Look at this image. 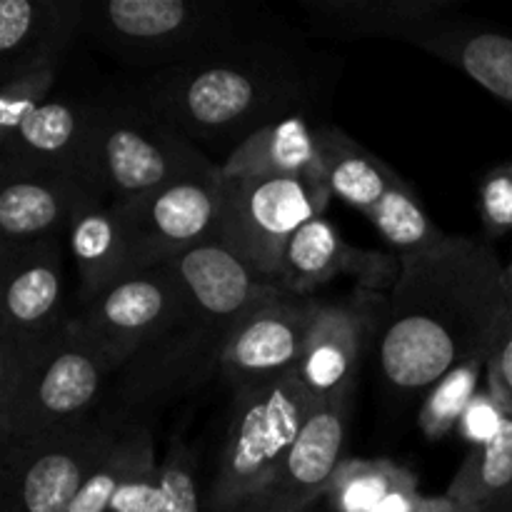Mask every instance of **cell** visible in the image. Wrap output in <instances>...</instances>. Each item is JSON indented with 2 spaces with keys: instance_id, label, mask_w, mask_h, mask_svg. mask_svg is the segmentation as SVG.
<instances>
[{
  "instance_id": "30bf717a",
  "label": "cell",
  "mask_w": 512,
  "mask_h": 512,
  "mask_svg": "<svg viewBox=\"0 0 512 512\" xmlns=\"http://www.w3.org/2000/svg\"><path fill=\"white\" fill-rule=\"evenodd\" d=\"M188 315V295L163 263L115 280L88 303H80L70 323L118 373Z\"/></svg>"
},
{
  "instance_id": "836d02e7",
  "label": "cell",
  "mask_w": 512,
  "mask_h": 512,
  "mask_svg": "<svg viewBox=\"0 0 512 512\" xmlns=\"http://www.w3.org/2000/svg\"><path fill=\"white\" fill-rule=\"evenodd\" d=\"M485 385L512 418V318L488 358Z\"/></svg>"
},
{
  "instance_id": "9c48e42d",
  "label": "cell",
  "mask_w": 512,
  "mask_h": 512,
  "mask_svg": "<svg viewBox=\"0 0 512 512\" xmlns=\"http://www.w3.org/2000/svg\"><path fill=\"white\" fill-rule=\"evenodd\" d=\"M315 135L333 198L368 218L400 255L430 248L448 235L430 220L423 200L385 160L335 125H320Z\"/></svg>"
},
{
  "instance_id": "83f0119b",
  "label": "cell",
  "mask_w": 512,
  "mask_h": 512,
  "mask_svg": "<svg viewBox=\"0 0 512 512\" xmlns=\"http://www.w3.org/2000/svg\"><path fill=\"white\" fill-rule=\"evenodd\" d=\"M488 370V358H473L468 363L455 365L428 390L418 425L428 440H443L458 428L470 400L480 393Z\"/></svg>"
},
{
  "instance_id": "1f68e13d",
  "label": "cell",
  "mask_w": 512,
  "mask_h": 512,
  "mask_svg": "<svg viewBox=\"0 0 512 512\" xmlns=\"http://www.w3.org/2000/svg\"><path fill=\"white\" fill-rule=\"evenodd\" d=\"M163 510V468L153 458L145 460L123 483L110 512H160Z\"/></svg>"
},
{
  "instance_id": "f546056e",
  "label": "cell",
  "mask_w": 512,
  "mask_h": 512,
  "mask_svg": "<svg viewBox=\"0 0 512 512\" xmlns=\"http://www.w3.org/2000/svg\"><path fill=\"white\" fill-rule=\"evenodd\" d=\"M478 215L488 238H503L512 230V163H500L478 185Z\"/></svg>"
},
{
  "instance_id": "603a6c76",
  "label": "cell",
  "mask_w": 512,
  "mask_h": 512,
  "mask_svg": "<svg viewBox=\"0 0 512 512\" xmlns=\"http://www.w3.org/2000/svg\"><path fill=\"white\" fill-rule=\"evenodd\" d=\"M440 0H305L318 35L333 40H403Z\"/></svg>"
},
{
  "instance_id": "d590c367",
  "label": "cell",
  "mask_w": 512,
  "mask_h": 512,
  "mask_svg": "<svg viewBox=\"0 0 512 512\" xmlns=\"http://www.w3.org/2000/svg\"><path fill=\"white\" fill-rule=\"evenodd\" d=\"M415 512H458V508L448 495H438V498H420Z\"/></svg>"
},
{
  "instance_id": "5b68a950",
  "label": "cell",
  "mask_w": 512,
  "mask_h": 512,
  "mask_svg": "<svg viewBox=\"0 0 512 512\" xmlns=\"http://www.w3.org/2000/svg\"><path fill=\"white\" fill-rule=\"evenodd\" d=\"M218 173L220 163H213L145 100L95 103L88 178L108 203H128L165 185Z\"/></svg>"
},
{
  "instance_id": "484cf974",
  "label": "cell",
  "mask_w": 512,
  "mask_h": 512,
  "mask_svg": "<svg viewBox=\"0 0 512 512\" xmlns=\"http://www.w3.org/2000/svg\"><path fill=\"white\" fill-rule=\"evenodd\" d=\"M153 455V435H150L148 425H128L108 453V458L98 465V470L83 485L68 512H110V505H113L115 495L123 488L125 480Z\"/></svg>"
},
{
  "instance_id": "f1b7e54d",
  "label": "cell",
  "mask_w": 512,
  "mask_h": 512,
  "mask_svg": "<svg viewBox=\"0 0 512 512\" xmlns=\"http://www.w3.org/2000/svg\"><path fill=\"white\" fill-rule=\"evenodd\" d=\"M163 468V510L160 512H203L193 455L180 440H173L160 460Z\"/></svg>"
},
{
  "instance_id": "7c38bea8",
  "label": "cell",
  "mask_w": 512,
  "mask_h": 512,
  "mask_svg": "<svg viewBox=\"0 0 512 512\" xmlns=\"http://www.w3.org/2000/svg\"><path fill=\"white\" fill-rule=\"evenodd\" d=\"M353 395L355 390L315 405L268 483L238 512H305L328 495L335 470L343 463Z\"/></svg>"
},
{
  "instance_id": "cb8c5ba5",
  "label": "cell",
  "mask_w": 512,
  "mask_h": 512,
  "mask_svg": "<svg viewBox=\"0 0 512 512\" xmlns=\"http://www.w3.org/2000/svg\"><path fill=\"white\" fill-rule=\"evenodd\" d=\"M68 245L80 275V303L130 275V255L118 213L105 200L83 205L68 230Z\"/></svg>"
},
{
  "instance_id": "8d00e7d4",
  "label": "cell",
  "mask_w": 512,
  "mask_h": 512,
  "mask_svg": "<svg viewBox=\"0 0 512 512\" xmlns=\"http://www.w3.org/2000/svg\"><path fill=\"white\" fill-rule=\"evenodd\" d=\"M495 512H512V488L508 490V495L503 498V503L498 505V510Z\"/></svg>"
},
{
  "instance_id": "2e32d148",
  "label": "cell",
  "mask_w": 512,
  "mask_h": 512,
  "mask_svg": "<svg viewBox=\"0 0 512 512\" xmlns=\"http://www.w3.org/2000/svg\"><path fill=\"white\" fill-rule=\"evenodd\" d=\"M403 43L463 70L512 113V30L463 15V0H445L415 23Z\"/></svg>"
},
{
  "instance_id": "8fae6325",
  "label": "cell",
  "mask_w": 512,
  "mask_h": 512,
  "mask_svg": "<svg viewBox=\"0 0 512 512\" xmlns=\"http://www.w3.org/2000/svg\"><path fill=\"white\" fill-rule=\"evenodd\" d=\"M220 173L165 185L128 203H110L123 225L130 270L155 268L218 233Z\"/></svg>"
},
{
  "instance_id": "3957f363",
  "label": "cell",
  "mask_w": 512,
  "mask_h": 512,
  "mask_svg": "<svg viewBox=\"0 0 512 512\" xmlns=\"http://www.w3.org/2000/svg\"><path fill=\"white\" fill-rule=\"evenodd\" d=\"M115 368L73 323L35 340L0 343V445H18L88 418Z\"/></svg>"
},
{
  "instance_id": "4316f807",
  "label": "cell",
  "mask_w": 512,
  "mask_h": 512,
  "mask_svg": "<svg viewBox=\"0 0 512 512\" xmlns=\"http://www.w3.org/2000/svg\"><path fill=\"white\" fill-rule=\"evenodd\" d=\"M410 475L408 468L388 458H345L335 470L325 498L333 512H370Z\"/></svg>"
},
{
  "instance_id": "7a4b0ae2",
  "label": "cell",
  "mask_w": 512,
  "mask_h": 512,
  "mask_svg": "<svg viewBox=\"0 0 512 512\" xmlns=\"http://www.w3.org/2000/svg\"><path fill=\"white\" fill-rule=\"evenodd\" d=\"M138 98L195 145L230 155L258 130L305 115L310 75L293 50L260 35L183 68L150 73Z\"/></svg>"
},
{
  "instance_id": "d6986e66",
  "label": "cell",
  "mask_w": 512,
  "mask_h": 512,
  "mask_svg": "<svg viewBox=\"0 0 512 512\" xmlns=\"http://www.w3.org/2000/svg\"><path fill=\"white\" fill-rule=\"evenodd\" d=\"M83 0L0 3V85L40 70H58L83 33Z\"/></svg>"
},
{
  "instance_id": "52a82bcc",
  "label": "cell",
  "mask_w": 512,
  "mask_h": 512,
  "mask_svg": "<svg viewBox=\"0 0 512 512\" xmlns=\"http://www.w3.org/2000/svg\"><path fill=\"white\" fill-rule=\"evenodd\" d=\"M128 425L108 410L18 445H0V512H68Z\"/></svg>"
},
{
  "instance_id": "4dcf8cb0",
  "label": "cell",
  "mask_w": 512,
  "mask_h": 512,
  "mask_svg": "<svg viewBox=\"0 0 512 512\" xmlns=\"http://www.w3.org/2000/svg\"><path fill=\"white\" fill-rule=\"evenodd\" d=\"M55 78H58V70H40V73L23 75V78L0 85V133H8L30 110L43 105L55 85Z\"/></svg>"
},
{
  "instance_id": "44dd1931",
  "label": "cell",
  "mask_w": 512,
  "mask_h": 512,
  "mask_svg": "<svg viewBox=\"0 0 512 512\" xmlns=\"http://www.w3.org/2000/svg\"><path fill=\"white\" fill-rule=\"evenodd\" d=\"M365 328L368 315L355 305L323 303L315 315L298 365L300 380L315 405L355 390Z\"/></svg>"
},
{
  "instance_id": "e0dca14e",
  "label": "cell",
  "mask_w": 512,
  "mask_h": 512,
  "mask_svg": "<svg viewBox=\"0 0 512 512\" xmlns=\"http://www.w3.org/2000/svg\"><path fill=\"white\" fill-rule=\"evenodd\" d=\"M93 123L95 103L48 98L15 128L0 133V173H63L90 183Z\"/></svg>"
},
{
  "instance_id": "ba28073f",
  "label": "cell",
  "mask_w": 512,
  "mask_h": 512,
  "mask_svg": "<svg viewBox=\"0 0 512 512\" xmlns=\"http://www.w3.org/2000/svg\"><path fill=\"white\" fill-rule=\"evenodd\" d=\"M220 210L215 240L278 280L280 260L290 238L310 220L325 215L333 200L328 185L305 178H223L218 180Z\"/></svg>"
},
{
  "instance_id": "d4e9b609",
  "label": "cell",
  "mask_w": 512,
  "mask_h": 512,
  "mask_svg": "<svg viewBox=\"0 0 512 512\" xmlns=\"http://www.w3.org/2000/svg\"><path fill=\"white\" fill-rule=\"evenodd\" d=\"M512 488V418L490 443L470 448L448 488L458 512H495Z\"/></svg>"
},
{
  "instance_id": "6da1fadb",
  "label": "cell",
  "mask_w": 512,
  "mask_h": 512,
  "mask_svg": "<svg viewBox=\"0 0 512 512\" xmlns=\"http://www.w3.org/2000/svg\"><path fill=\"white\" fill-rule=\"evenodd\" d=\"M398 260L380 313L378 358L385 383L413 395L455 365L490 358L512 318V295L493 245L473 235H445Z\"/></svg>"
},
{
  "instance_id": "ac0fdd59",
  "label": "cell",
  "mask_w": 512,
  "mask_h": 512,
  "mask_svg": "<svg viewBox=\"0 0 512 512\" xmlns=\"http://www.w3.org/2000/svg\"><path fill=\"white\" fill-rule=\"evenodd\" d=\"M95 200L105 195L78 175L0 173V248L63 238L75 213Z\"/></svg>"
},
{
  "instance_id": "5bb4252c",
  "label": "cell",
  "mask_w": 512,
  "mask_h": 512,
  "mask_svg": "<svg viewBox=\"0 0 512 512\" xmlns=\"http://www.w3.org/2000/svg\"><path fill=\"white\" fill-rule=\"evenodd\" d=\"M63 238L0 248V343L35 340L70 320Z\"/></svg>"
},
{
  "instance_id": "8992f818",
  "label": "cell",
  "mask_w": 512,
  "mask_h": 512,
  "mask_svg": "<svg viewBox=\"0 0 512 512\" xmlns=\"http://www.w3.org/2000/svg\"><path fill=\"white\" fill-rule=\"evenodd\" d=\"M315 403L298 370L235 393L205 512H238L263 488L298 440Z\"/></svg>"
},
{
  "instance_id": "d6a6232c",
  "label": "cell",
  "mask_w": 512,
  "mask_h": 512,
  "mask_svg": "<svg viewBox=\"0 0 512 512\" xmlns=\"http://www.w3.org/2000/svg\"><path fill=\"white\" fill-rule=\"evenodd\" d=\"M508 418L510 415L505 413L503 405L495 400V395L490 393L488 385H483L480 393L475 395V398L470 400L468 408H465L455 433H458V438L465 440L470 448H478V445L490 443V440L503 430L505 420Z\"/></svg>"
},
{
  "instance_id": "9a60e30c",
  "label": "cell",
  "mask_w": 512,
  "mask_h": 512,
  "mask_svg": "<svg viewBox=\"0 0 512 512\" xmlns=\"http://www.w3.org/2000/svg\"><path fill=\"white\" fill-rule=\"evenodd\" d=\"M323 300L290 298L248 315L230 333L220 358V373L233 390L270 383L298 370L310 325Z\"/></svg>"
},
{
  "instance_id": "7402d4cb",
  "label": "cell",
  "mask_w": 512,
  "mask_h": 512,
  "mask_svg": "<svg viewBox=\"0 0 512 512\" xmlns=\"http://www.w3.org/2000/svg\"><path fill=\"white\" fill-rule=\"evenodd\" d=\"M223 178H305L328 185L318 135L305 115H293L250 135L220 163ZM330 188V185H328Z\"/></svg>"
},
{
  "instance_id": "4fadbf2b",
  "label": "cell",
  "mask_w": 512,
  "mask_h": 512,
  "mask_svg": "<svg viewBox=\"0 0 512 512\" xmlns=\"http://www.w3.org/2000/svg\"><path fill=\"white\" fill-rule=\"evenodd\" d=\"M168 268L183 285L195 318L225 333L260 308L290 298L278 280L265 278L215 238L168 260Z\"/></svg>"
},
{
  "instance_id": "277c9868",
  "label": "cell",
  "mask_w": 512,
  "mask_h": 512,
  "mask_svg": "<svg viewBox=\"0 0 512 512\" xmlns=\"http://www.w3.org/2000/svg\"><path fill=\"white\" fill-rule=\"evenodd\" d=\"M255 25L225 0H105L85 3L83 33L120 65L163 73L260 38Z\"/></svg>"
},
{
  "instance_id": "e575fe53",
  "label": "cell",
  "mask_w": 512,
  "mask_h": 512,
  "mask_svg": "<svg viewBox=\"0 0 512 512\" xmlns=\"http://www.w3.org/2000/svg\"><path fill=\"white\" fill-rule=\"evenodd\" d=\"M420 498H423V495L418 493V478L410 475L408 480H403L393 493L385 495L370 512H415Z\"/></svg>"
},
{
  "instance_id": "74e56055",
  "label": "cell",
  "mask_w": 512,
  "mask_h": 512,
  "mask_svg": "<svg viewBox=\"0 0 512 512\" xmlns=\"http://www.w3.org/2000/svg\"><path fill=\"white\" fill-rule=\"evenodd\" d=\"M505 283H508V290L512 295V258H510V263L505 265Z\"/></svg>"
},
{
  "instance_id": "ffe728a7",
  "label": "cell",
  "mask_w": 512,
  "mask_h": 512,
  "mask_svg": "<svg viewBox=\"0 0 512 512\" xmlns=\"http://www.w3.org/2000/svg\"><path fill=\"white\" fill-rule=\"evenodd\" d=\"M398 273L400 260L393 263L390 255L353 248L340 230L325 215H320L290 238L280 260L278 283L288 295L305 298L315 288L333 283L343 275H353L370 288H393Z\"/></svg>"
}]
</instances>
